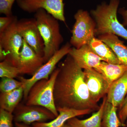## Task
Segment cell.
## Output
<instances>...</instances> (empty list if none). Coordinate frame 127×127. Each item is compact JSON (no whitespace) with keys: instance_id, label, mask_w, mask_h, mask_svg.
I'll list each match as a JSON object with an SVG mask.
<instances>
[{"instance_id":"cell-1","label":"cell","mask_w":127,"mask_h":127,"mask_svg":"<svg viewBox=\"0 0 127 127\" xmlns=\"http://www.w3.org/2000/svg\"><path fill=\"white\" fill-rule=\"evenodd\" d=\"M58 69L54 87L57 109L98 111L100 106L91 97L84 79V70L69 54L59 64Z\"/></svg>"},{"instance_id":"cell-2","label":"cell","mask_w":127,"mask_h":127,"mask_svg":"<svg viewBox=\"0 0 127 127\" xmlns=\"http://www.w3.org/2000/svg\"><path fill=\"white\" fill-rule=\"evenodd\" d=\"M119 3V0H109V3L103 2L91 11L96 24L95 35L113 34L127 40V30L117 17Z\"/></svg>"},{"instance_id":"cell-3","label":"cell","mask_w":127,"mask_h":127,"mask_svg":"<svg viewBox=\"0 0 127 127\" xmlns=\"http://www.w3.org/2000/svg\"><path fill=\"white\" fill-rule=\"evenodd\" d=\"M34 17L44 42L45 63L61 48L63 37L60 32L59 20L45 10L39 9Z\"/></svg>"},{"instance_id":"cell-4","label":"cell","mask_w":127,"mask_h":127,"mask_svg":"<svg viewBox=\"0 0 127 127\" xmlns=\"http://www.w3.org/2000/svg\"><path fill=\"white\" fill-rule=\"evenodd\" d=\"M59 71L56 68L48 79L37 82L32 87L28 93L26 104L44 107L51 112L56 117L59 113L55 103L54 87L55 80Z\"/></svg>"},{"instance_id":"cell-5","label":"cell","mask_w":127,"mask_h":127,"mask_svg":"<svg viewBox=\"0 0 127 127\" xmlns=\"http://www.w3.org/2000/svg\"><path fill=\"white\" fill-rule=\"evenodd\" d=\"M74 18L70 43L73 47L79 48L88 44L95 37L96 24L88 12L82 9L77 11Z\"/></svg>"},{"instance_id":"cell-6","label":"cell","mask_w":127,"mask_h":127,"mask_svg":"<svg viewBox=\"0 0 127 127\" xmlns=\"http://www.w3.org/2000/svg\"><path fill=\"white\" fill-rule=\"evenodd\" d=\"M71 46L68 42L62 46L30 78L27 79L22 77H19L20 81L22 83L24 89L23 97L25 100L30 89L35 83L41 79H49L50 75L56 69L57 64L64 57L68 54Z\"/></svg>"},{"instance_id":"cell-7","label":"cell","mask_w":127,"mask_h":127,"mask_svg":"<svg viewBox=\"0 0 127 127\" xmlns=\"http://www.w3.org/2000/svg\"><path fill=\"white\" fill-rule=\"evenodd\" d=\"M17 21L16 17L9 27L0 33V45L6 54L5 61L16 67L23 43V38L17 26Z\"/></svg>"},{"instance_id":"cell-8","label":"cell","mask_w":127,"mask_h":127,"mask_svg":"<svg viewBox=\"0 0 127 127\" xmlns=\"http://www.w3.org/2000/svg\"><path fill=\"white\" fill-rule=\"evenodd\" d=\"M17 5L23 11L35 13L43 9L59 21L65 22L64 0H16Z\"/></svg>"},{"instance_id":"cell-9","label":"cell","mask_w":127,"mask_h":127,"mask_svg":"<svg viewBox=\"0 0 127 127\" xmlns=\"http://www.w3.org/2000/svg\"><path fill=\"white\" fill-rule=\"evenodd\" d=\"M14 112L15 122L28 125L34 123L45 122L48 120H53L56 117L48 109L39 106L19 104Z\"/></svg>"},{"instance_id":"cell-10","label":"cell","mask_w":127,"mask_h":127,"mask_svg":"<svg viewBox=\"0 0 127 127\" xmlns=\"http://www.w3.org/2000/svg\"><path fill=\"white\" fill-rule=\"evenodd\" d=\"M17 26L23 40L37 54L43 57L44 42L35 18H25L17 21Z\"/></svg>"},{"instance_id":"cell-11","label":"cell","mask_w":127,"mask_h":127,"mask_svg":"<svg viewBox=\"0 0 127 127\" xmlns=\"http://www.w3.org/2000/svg\"><path fill=\"white\" fill-rule=\"evenodd\" d=\"M84 79L92 99L97 103L106 96L111 84L103 75L94 68L84 70Z\"/></svg>"},{"instance_id":"cell-12","label":"cell","mask_w":127,"mask_h":127,"mask_svg":"<svg viewBox=\"0 0 127 127\" xmlns=\"http://www.w3.org/2000/svg\"><path fill=\"white\" fill-rule=\"evenodd\" d=\"M44 64L43 57L37 54L23 39L17 66L20 74L32 76Z\"/></svg>"},{"instance_id":"cell-13","label":"cell","mask_w":127,"mask_h":127,"mask_svg":"<svg viewBox=\"0 0 127 127\" xmlns=\"http://www.w3.org/2000/svg\"><path fill=\"white\" fill-rule=\"evenodd\" d=\"M68 54L78 65L83 70L95 68L103 61L95 54L89 44L79 48L71 47Z\"/></svg>"},{"instance_id":"cell-14","label":"cell","mask_w":127,"mask_h":127,"mask_svg":"<svg viewBox=\"0 0 127 127\" xmlns=\"http://www.w3.org/2000/svg\"><path fill=\"white\" fill-rule=\"evenodd\" d=\"M57 110L59 114L53 120L49 122L33 123L32 126L34 127H63L70 119L89 114L93 112L91 109L77 110L66 108H58Z\"/></svg>"},{"instance_id":"cell-15","label":"cell","mask_w":127,"mask_h":127,"mask_svg":"<svg viewBox=\"0 0 127 127\" xmlns=\"http://www.w3.org/2000/svg\"><path fill=\"white\" fill-rule=\"evenodd\" d=\"M107 95V101L118 108L127 95V70L111 84Z\"/></svg>"},{"instance_id":"cell-16","label":"cell","mask_w":127,"mask_h":127,"mask_svg":"<svg viewBox=\"0 0 127 127\" xmlns=\"http://www.w3.org/2000/svg\"><path fill=\"white\" fill-rule=\"evenodd\" d=\"M98 38L112 49L121 64L127 66V46L117 36L106 34L98 36Z\"/></svg>"},{"instance_id":"cell-17","label":"cell","mask_w":127,"mask_h":127,"mask_svg":"<svg viewBox=\"0 0 127 127\" xmlns=\"http://www.w3.org/2000/svg\"><path fill=\"white\" fill-rule=\"evenodd\" d=\"M94 68L103 75L111 85L126 72L127 66L122 64H114L102 61Z\"/></svg>"},{"instance_id":"cell-18","label":"cell","mask_w":127,"mask_h":127,"mask_svg":"<svg viewBox=\"0 0 127 127\" xmlns=\"http://www.w3.org/2000/svg\"><path fill=\"white\" fill-rule=\"evenodd\" d=\"M106 101L107 96H106L103 98L99 109L93 114L89 118L80 120L76 117L69 119L67 123L72 127H102L103 114Z\"/></svg>"},{"instance_id":"cell-19","label":"cell","mask_w":127,"mask_h":127,"mask_svg":"<svg viewBox=\"0 0 127 127\" xmlns=\"http://www.w3.org/2000/svg\"><path fill=\"white\" fill-rule=\"evenodd\" d=\"M24 96L23 86L7 93H1L0 95V108L12 113Z\"/></svg>"},{"instance_id":"cell-20","label":"cell","mask_w":127,"mask_h":127,"mask_svg":"<svg viewBox=\"0 0 127 127\" xmlns=\"http://www.w3.org/2000/svg\"><path fill=\"white\" fill-rule=\"evenodd\" d=\"M88 44L95 54L103 61L114 64H122L112 49L98 38L94 37Z\"/></svg>"},{"instance_id":"cell-21","label":"cell","mask_w":127,"mask_h":127,"mask_svg":"<svg viewBox=\"0 0 127 127\" xmlns=\"http://www.w3.org/2000/svg\"><path fill=\"white\" fill-rule=\"evenodd\" d=\"M118 108L106 101L103 114L102 127H123V124L120 121L117 113Z\"/></svg>"},{"instance_id":"cell-22","label":"cell","mask_w":127,"mask_h":127,"mask_svg":"<svg viewBox=\"0 0 127 127\" xmlns=\"http://www.w3.org/2000/svg\"><path fill=\"white\" fill-rule=\"evenodd\" d=\"M20 74L18 68L6 61L0 63V77L14 78Z\"/></svg>"},{"instance_id":"cell-23","label":"cell","mask_w":127,"mask_h":127,"mask_svg":"<svg viewBox=\"0 0 127 127\" xmlns=\"http://www.w3.org/2000/svg\"><path fill=\"white\" fill-rule=\"evenodd\" d=\"M22 86V83L20 81H17L14 78H2L0 82V91L2 93L9 92Z\"/></svg>"},{"instance_id":"cell-24","label":"cell","mask_w":127,"mask_h":127,"mask_svg":"<svg viewBox=\"0 0 127 127\" xmlns=\"http://www.w3.org/2000/svg\"><path fill=\"white\" fill-rule=\"evenodd\" d=\"M13 120L12 113L0 108V127H13Z\"/></svg>"},{"instance_id":"cell-25","label":"cell","mask_w":127,"mask_h":127,"mask_svg":"<svg viewBox=\"0 0 127 127\" xmlns=\"http://www.w3.org/2000/svg\"><path fill=\"white\" fill-rule=\"evenodd\" d=\"M16 0H0V13L5 16L13 15L12 8Z\"/></svg>"},{"instance_id":"cell-26","label":"cell","mask_w":127,"mask_h":127,"mask_svg":"<svg viewBox=\"0 0 127 127\" xmlns=\"http://www.w3.org/2000/svg\"><path fill=\"white\" fill-rule=\"evenodd\" d=\"M118 110L119 118L123 124H125L127 119V95Z\"/></svg>"},{"instance_id":"cell-27","label":"cell","mask_w":127,"mask_h":127,"mask_svg":"<svg viewBox=\"0 0 127 127\" xmlns=\"http://www.w3.org/2000/svg\"><path fill=\"white\" fill-rule=\"evenodd\" d=\"M16 17L13 15L0 17V33H2L12 23Z\"/></svg>"},{"instance_id":"cell-28","label":"cell","mask_w":127,"mask_h":127,"mask_svg":"<svg viewBox=\"0 0 127 127\" xmlns=\"http://www.w3.org/2000/svg\"><path fill=\"white\" fill-rule=\"evenodd\" d=\"M118 12L122 16L123 19V21L122 24L124 26H127V10L124 8H120Z\"/></svg>"},{"instance_id":"cell-29","label":"cell","mask_w":127,"mask_h":127,"mask_svg":"<svg viewBox=\"0 0 127 127\" xmlns=\"http://www.w3.org/2000/svg\"><path fill=\"white\" fill-rule=\"evenodd\" d=\"M6 58V54L2 46L0 45V61L2 62L5 61Z\"/></svg>"},{"instance_id":"cell-30","label":"cell","mask_w":127,"mask_h":127,"mask_svg":"<svg viewBox=\"0 0 127 127\" xmlns=\"http://www.w3.org/2000/svg\"><path fill=\"white\" fill-rule=\"evenodd\" d=\"M15 127H30L29 125L24 124L22 123L15 122Z\"/></svg>"},{"instance_id":"cell-31","label":"cell","mask_w":127,"mask_h":127,"mask_svg":"<svg viewBox=\"0 0 127 127\" xmlns=\"http://www.w3.org/2000/svg\"><path fill=\"white\" fill-rule=\"evenodd\" d=\"M63 127H72V126H71L70 125H69V124H68L67 123H66L64 125V126H63Z\"/></svg>"},{"instance_id":"cell-32","label":"cell","mask_w":127,"mask_h":127,"mask_svg":"<svg viewBox=\"0 0 127 127\" xmlns=\"http://www.w3.org/2000/svg\"><path fill=\"white\" fill-rule=\"evenodd\" d=\"M123 127H127V119L125 123V125Z\"/></svg>"}]
</instances>
